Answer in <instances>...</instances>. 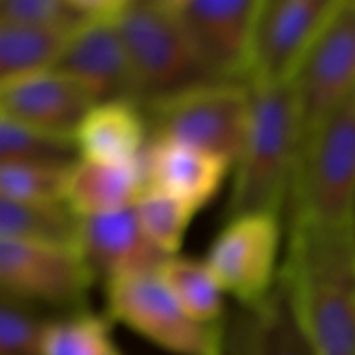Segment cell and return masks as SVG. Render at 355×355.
Masks as SVG:
<instances>
[{"instance_id":"6da1fadb","label":"cell","mask_w":355,"mask_h":355,"mask_svg":"<svg viewBox=\"0 0 355 355\" xmlns=\"http://www.w3.org/2000/svg\"><path fill=\"white\" fill-rule=\"evenodd\" d=\"M281 277L314 355H355V218L289 216Z\"/></svg>"},{"instance_id":"7a4b0ae2","label":"cell","mask_w":355,"mask_h":355,"mask_svg":"<svg viewBox=\"0 0 355 355\" xmlns=\"http://www.w3.org/2000/svg\"><path fill=\"white\" fill-rule=\"evenodd\" d=\"M252 114L235 162L225 220L245 214H277L289 206L300 152L302 119L295 83L250 85Z\"/></svg>"},{"instance_id":"3957f363","label":"cell","mask_w":355,"mask_h":355,"mask_svg":"<svg viewBox=\"0 0 355 355\" xmlns=\"http://www.w3.org/2000/svg\"><path fill=\"white\" fill-rule=\"evenodd\" d=\"M114 25L141 89V104L218 81L200 60L171 0H127Z\"/></svg>"},{"instance_id":"277c9868","label":"cell","mask_w":355,"mask_h":355,"mask_svg":"<svg viewBox=\"0 0 355 355\" xmlns=\"http://www.w3.org/2000/svg\"><path fill=\"white\" fill-rule=\"evenodd\" d=\"M139 108L150 139L185 144L235 164L250 127L252 89L239 81H212L150 100Z\"/></svg>"},{"instance_id":"5b68a950","label":"cell","mask_w":355,"mask_h":355,"mask_svg":"<svg viewBox=\"0 0 355 355\" xmlns=\"http://www.w3.org/2000/svg\"><path fill=\"white\" fill-rule=\"evenodd\" d=\"M289 216L322 223L355 218V92L304 146L289 198Z\"/></svg>"},{"instance_id":"8992f818","label":"cell","mask_w":355,"mask_h":355,"mask_svg":"<svg viewBox=\"0 0 355 355\" xmlns=\"http://www.w3.org/2000/svg\"><path fill=\"white\" fill-rule=\"evenodd\" d=\"M106 316L171 355H220V324L193 320L156 272L116 279L104 285Z\"/></svg>"},{"instance_id":"52a82bcc","label":"cell","mask_w":355,"mask_h":355,"mask_svg":"<svg viewBox=\"0 0 355 355\" xmlns=\"http://www.w3.org/2000/svg\"><path fill=\"white\" fill-rule=\"evenodd\" d=\"M96 277L79 250L0 239V293L67 314L87 310Z\"/></svg>"},{"instance_id":"ba28073f","label":"cell","mask_w":355,"mask_h":355,"mask_svg":"<svg viewBox=\"0 0 355 355\" xmlns=\"http://www.w3.org/2000/svg\"><path fill=\"white\" fill-rule=\"evenodd\" d=\"M283 227L277 214H245L225 220L204 264L237 306H258L279 281Z\"/></svg>"},{"instance_id":"9c48e42d","label":"cell","mask_w":355,"mask_h":355,"mask_svg":"<svg viewBox=\"0 0 355 355\" xmlns=\"http://www.w3.org/2000/svg\"><path fill=\"white\" fill-rule=\"evenodd\" d=\"M293 83L304 150L327 116L355 92V0H335Z\"/></svg>"},{"instance_id":"30bf717a","label":"cell","mask_w":355,"mask_h":355,"mask_svg":"<svg viewBox=\"0 0 355 355\" xmlns=\"http://www.w3.org/2000/svg\"><path fill=\"white\" fill-rule=\"evenodd\" d=\"M262 0H171L200 60L218 81H250Z\"/></svg>"},{"instance_id":"8fae6325","label":"cell","mask_w":355,"mask_h":355,"mask_svg":"<svg viewBox=\"0 0 355 355\" xmlns=\"http://www.w3.org/2000/svg\"><path fill=\"white\" fill-rule=\"evenodd\" d=\"M335 0H262L248 85L293 81Z\"/></svg>"},{"instance_id":"7c38bea8","label":"cell","mask_w":355,"mask_h":355,"mask_svg":"<svg viewBox=\"0 0 355 355\" xmlns=\"http://www.w3.org/2000/svg\"><path fill=\"white\" fill-rule=\"evenodd\" d=\"M54 69L81 83L96 104L131 102L141 106V89L114 19L81 23Z\"/></svg>"},{"instance_id":"4fadbf2b","label":"cell","mask_w":355,"mask_h":355,"mask_svg":"<svg viewBox=\"0 0 355 355\" xmlns=\"http://www.w3.org/2000/svg\"><path fill=\"white\" fill-rule=\"evenodd\" d=\"M94 104L81 83L56 69L0 83V116L73 141Z\"/></svg>"},{"instance_id":"5bb4252c","label":"cell","mask_w":355,"mask_h":355,"mask_svg":"<svg viewBox=\"0 0 355 355\" xmlns=\"http://www.w3.org/2000/svg\"><path fill=\"white\" fill-rule=\"evenodd\" d=\"M220 355H314L281 272L264 302L250 308L237 306L225 318Z\"/></svg>"},{"instance_id":"9a60e30c","label":"cell","mask_w":355,"mask_h":355,"mask_svg":"<svg viewBox=\"0 0 355 355\" xmlns=\"http://www.w3.org/2000/svg\"><path fill=\"white\" fill-rule=\"evenodd\" d=\"M77 250L104 285L116 279L156 272L168 258L144 233L133 208L79 220Z\"/></svg>"},{"instance_id":"2e32d148","label":"cell","mask_w":355,"mask_h":355,"mask_svg":"<svg viewBox=\"0 0 355 355\" xmlns=\"http://www.w3.org/2000/svg\"><path fill=\"white\" fill-rule=\"evenodd\" d=\"M139 162L148 187L168 191L196 210L212 202L231 168L220 156L168 139H148Z\"/></svg>"},{"instance_id":"e0dca14e","label":"cell","mask_w":355,"mask_h":355,"mask_svg":"<svg viewBox=\"0 0 355 355\" xmlns=\"http://www.w3.org/2000/svg\"><path fill=\"white\" fill-rule=\"evenodd\" d=\"M148 139L146 116L131 102L94 104L75 131L77 156L102 164L137 162Z\"/></svg>"},{"instance_id":"ac0fdd59","label":"cell","mask_w":355,"mask_h":355,"mask_svg":"<svg viewBox=\"0 0 355 355\" xmlns=\"http://www.w3.org/2000/svg\"><path fill=\"white\" fill-rule=\"evenodd\" d=\"M146 187L141 162L102 164L77 158L67 173L64 206L77 218H96L133 208Z\"/></svg>"},{"instance_id":"d6986e66","label":"cell","mask_w":355,"mask_h":355,"mask_svg":"<svg viewBox=\"0 0 355 355\" xmlns=\"http://www.w3.org/2000/svg\"><path fill=\"white\" fill-rule=\"evenodd\" d=\"M75 29L69 25L0 23V83L52 71Z\"/></svg>"},{"instance_id":"ffe728a7","label":"cell","mask_w":355,"mask_h":355,"mask_svg":"<svg viewBox=\"0 0 355 355\" xmlns=\"http://www.w3.org/2000/svg\"><path fill=\"white\" fill-rule=\"evenodd\" d=\"M79 220L64 204L0 200V239L77 250Z\"/></svg>"},{"instance_id":"44dd1931","label":"cell","mask_w":355,"mask_h":355,"mask_svg":"<svg viewBox=\"0 0 355 355\" xmlns=\"http://www.w3.org/2000/svg\"><path fill=\"white\" fill-rule=\"evenodd\" d=\"M179 306L202 324L225 322V291L200 260L168 256L156 270Z\"/></svg>"},{"instance_id":"7402d4cb","label":"cell","mask_w":355,"mask_h":355,"mask_svg":"<svg viewBox=\"0 0 355 355\" xmlns=\"http://www.w3.org/2000/svg\"><path fill=\"white\" fill-rule=\"evenodd\" d=\"M133 212L152 243L166 256H177L198 210L168 191L146 185L133 204Z\"/></svg>"},{"instance_id":"603a6c76","label":"cell","mask_w":355,"mask_h":355,"mask_svg":"<svg viewBox=\"0 0 355 355\" xmlns=\"http://www.w3.org/2000/svg\"><path fill=\"white\" fill-rule=\"evenodd\" d=\"M42 355H121L110 337V322L89 310L48 320Z\"/></svg>"},{"instance_id":"cb8c5ba5","label":"cell","mask_w":355,"mask_h":355,"mask_svg":"<svg viewBox=\"0 0 355 355\" xmlns=\"http://www.w3.org/2000/svg\"><path fill=\"white\" fill-rule=\"evenodd\" d=\"M71 164L4 162L0 164V200L25 204H64V185Z\"/></svg>"},{"instance_id":"d4e9b609","label":"cell","mask_w":355,"mask_h":355,"mask_svg":"<svg viewBox=\"0 0 355 355\" xmlns=\"http://www.w3.org/2000/svg\"><path fill=\"white\" fill-rule=\"evenodd\" d=\"M77 148L73 139L31 129L17 121L0 116V164L4 162H75Z\"/></svg>"},{"instance_id":"484cf974","label":"cell","mask_w":355,"mask_h":355,"mask_svg":"<svg viewBox=\"0 0 355 355\" xmlns=\"http://www.w3.org/2000/svg\"><path fill=\"white\" fill-rule=\"evenodd\" d=\"M46 324L35 306L0 293V355H42Z\"/></svg>"},{"instance_id":"4316f807","label":"cell","mask_w":355,"mask_h":355,"mask_svg":"<svg viewBox=\"0 0 355 355\" xmlns=\"http://www.w3.org/2000/svg\"><path fill=\"white\" fill-rule=\"evenodd\" d=\"M0 23L79 27L69 0H0Z\"/></svg>"}]
</instances>
